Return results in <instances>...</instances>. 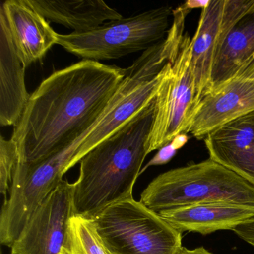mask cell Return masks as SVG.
<instances>
[{
  "instance_id": "1",
  "label": "cell",
  "mask_w": 254,
  "mask_h": 254,
  "mask_svg": "<svg viewBox=\"0 0 254 254\" xmlns=\"http://www.w3.org/2000/svg\"><path fill=\"white\" fill-rule=\"evenodd\" d=\"M125 78V69L82 60L44 79L31 94L11 137L18 163L46 160L91 130Z\"/></svg>"
},
{
  "instance_id": "19",
  "label": "cell",
  "mask_w": 254,
  "mask_h": 254,
  "mask_svg": "<svg viewBox=\"0 0 254 254\" xmlns=\"http://www.w3.org/2000/svg\"><path fill=\"white\" fill-rule=\"evenodd\" d=\"M233 231L241 239L254 247V218L238 226Z\"/></svg>"
},
{
  "instance_id": "14",
  "label": "cell",
  "mask_w": 254,
  "mask_h": 254,
  "mask_svg": "<svg viewBox=\"0 0 254 254\" xmlns=\"http://www.w3.org/2000/svg\"><path fill=\"white\" fill-rule=\"evenodd\" d=\"M49 23L62 25L73 33L90 32L123 16L102 0H27Z\"/></svg>"
},
{
  "instance_id": "9",
  "label": "cell",
  "mask_w": 254,
  "mask_h": 254,
  "mask_svg": "<svg viewBox=\"0 0 254 254\" xmlns=\"http://www.w3.org/2000/svg\"><path fill=\"white\" fill-rule=\"evenodd\" d=\"M254 111V81L232 78L204 95L197 105L189 133L203 139L218 127Z\"/></svg>"
},
{
  "instance_id": "13",
  "label": "cell",
  "mask_w": 254,
  "mask_h": 254,
  "mask_svg": "<svg viewBox=\"0 0 254 254\" xmlns=\"http://www.w3.org/2000/svg\"><path fill=\"white\" fill-rule=\"evenodd\" d=\"M181 233L194 232L203 236L218 230H233L254 218V206L230 203L193 205L159 212Z\"/></svg>"
},
{
  "instance_id": "5",
  "label": "cell",
  "mask_w": 254,
  "mask_h": 254,
  "mask_svg": "<svg viewBox=\"0 0 254 254\" xmlns=\"http://www.w3.org/2000/svg\"><path fill=\"white\" fill-rule=\"evenodd\" d=\"M111 254H178L182 233L133 197L117 202L94 218Z\"/></svg>"
},
{
  "instance_id": "8",
  "label": "cell",
  "mask_w": 254,
  "mask_h": 254,
  "mask_svg": "<svg viewBox=\"0 0 254 254\" xmlns=\"http://www.w3.org/2000/svg\"><path fill=\"white\" fill-rule=\"evenodd\" d=\"M73 192L74 184L64 179L34 211L11 254H59L75 215Z\"/></svg>"
},
{
  "instance_id": "18",
  "label": "cell",
  "mask_w": 254,
  "mask_h": 254,
  "mask_svg": "<svg viewBox=\"0 0 254 254\" xmlns=\"http://www.w3.org/2000/svg\"><path fill=\"white\" fill-rule=\"evenodd\" d=\"M187 140H188V137H187V133H182V134L176 136L172 142H169L167 145L162 147L160 149H159L157 154L142 168L140 175L143 173L148 167L153 166H160V165L169 163L173 158L174 156L176 154L177 151L182 148Z\"/></svg>"
},
{
  "instance_id": "16",
  "label": "cell",
  "mask_w": 254,
  "mask_h": 254,
  "mask_svg": "<svg viewBox=\"0 0 254 254\" xmlns=\"http://www.w3.org/2000/svg\"><path fill=\"white\" fill-rule=\"evenodd\" d=\"M59 254H111L97 230L94 219L74 215Z\"/></svg>"
},
{
  "instance_id": "21",
  "label": "cell",
  "mask_w": 254,
  "mask_h": 254,
  "mask_svg": "<svg viewBox=\"0 0 254 254\" xmlns=\"http://www.w3.org/2000/svg\"><path fill=\"white\" fill-rule=\"evenodd\" d=\"M178 254H212V253L205 249L203 247L197 248L195 249L190 250L183 247Z\"/></svg>"
},
{
  "instance_id": "7",
  "label": "cell",
  "mask_w": 254,
  "mask_h": 254,
  "mask_svg": "<svg viewBox=\"0 0 254 254\" xmlns=\"http://www.w3.org/2000/svg\"><path fill=\"white\" fill-rule=\"evenodd\" d=\"M254 9V0H212L202 8L191 41L197 106L210 89L214 64L227 35L244 16Z\"/></svg>"
},
{
  "instance_id": "3",
  "label": "cell",
  "mask_w": 254,
  "mask_h": 254,
  "mask_svg": "<svg viewBox=\"0 0 254 254\" xmlns=\"http://www.w3.org/2000/svg\"><path fill=\"white\" fill-rule=\"evenodd\" d=\"M139 201L157 213L205 203L254 206V187L209 158L158 175L142 191Z\"/></svg>"
},
{
  "instance_id": "10",
  "label": "cell",
  "mask_w": 254,
  "mask_h": 254,
  "mask_svg": "<svg viewBox=\"0 0 254 254\" xmlns=\"http://www.w3.org/2000/svg\"><path fill=\"white\" fill-rule=\"evenodd\" d=\"M209 158L254 187V111L208 133Z\"/></svg>"
},
{
  "instance_id": "4",
  "label": "cell",
  "mask_w": 254,
  "mask_h": 254,
  "mask_svg": "<svg viewBox=\"0 0 254 254\" xmlns=\"http://www.w3.org/2000/svg\"><path fill=\"white\" fill-rule=\"evenodd\" d=\"M171 7L163 6L133 17L108 22L83 33L56 35V44L83 60H114L151 48L163 41L173 16Z\"/></svg>"
},
{
  "instance_id": "6",
  "label": "cell",
  "mask_w": 254,
  "mask_h": 254,
  "mask_svg": "<svg viewBox=\"0 0 254 254\" xmlns=\"http://www.w3.org/2000/svg\"><path fill=\"white\" fill-rule=\"evenodd\" d=\"M191 38L184 34L179 51L168 63L154 105L152 127L146 143L147 155L189 133L197 108L195 80L191 69Z\"/></svg>"
},
{
  "instance_id": "20",
  "label": "cell",
  "mask_w": 254,
  "mask_h": 254,
  "mask_svg": "<svg viewBox=\"0 0 254 254\" xmlns=\"http://www.w3.org/2000/svg\"><path fill=\"white\" fill-rule=\"evenodd\" d=\"M234 77L248 78L254 81V53L239 66Z\"/></svg>"
},
{
  "instance_id": "17",
  "label": "cell",
  "mask_w": 254,
  "mask_h": 254,
  "mask_svg": "<svg viewBox=\"0 0 254 254\" xmlns=\"http://www.w3.org/2000/svg\"><path fill=\"white\" fill-rule=\"evenodd\" d=\"M19 162L18 148L12 139H6L0 136V192L8 198L11 190L14 169Z\"/></svg>"
},
{
  "instance_id": "11",
  "label": "cell",
  "mask_w": 254,
  "mask_h": 254,
  "mask_svg": "<svg viewBox=\"0 0 254 254\" xmlns=\"http://www.w3.org/2000/svg\"><path fill=\"white\" fill-rule=\"evenodd\" d=\"M3 12L14 48L25 67L41 60L54 44L56 33L27 0H7Z\"/></svg>"
},
{
  "instance_id": "15",
  "label": "cell",
  "mask_w": 254,
  "mask_h": 254,
  "mask_svg": "<svg viewBox=\"0 0 254 254\" xmlns=\"http://www.w3.org/2000/svg\"><path fill=\"white\" fill-rule=\"evenodd\" d=\"M254 53V9L232 29L217 56L209 91L234 77L239 66Z\"/></svg>"
},
{
  "instance_id": "12",
  "label": "cell",
  "mask_w": 254,
  "mask_h": 254,
  "mask_svg": "<svg viewBox=\"0 0 254 254\" xmlns=\"http://www.w3.org/2000/svg\"><path fill=\"white\" fill-rule=\"evenodd\" d=\"M25 67L11 39L5 15L0 11V125L14 126L30 99Z\"/></svg>"
},
{
  "instance_id": "2",
  "label": "cell",
  "mask_w": 254,
  "mask_h": 254,
  "mask_svg": "<svg viewBox=\"0 0 254 254\" xmlns=\"http://www.w3.org/2000/svg\"><path fill=\"white\" fill-rule=\"evenodd\" d=\"M154 105L155 99L81 159L74 183L75 215L94 219L108 206L133 197L147 156Z\"/></svg>"
}]
</instances>
